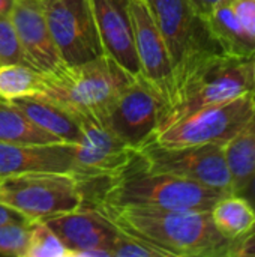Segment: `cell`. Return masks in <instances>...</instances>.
Segmentation results:
<instances>
[{
    "label": "cell",
    "instance_id": "cell-1",
    "mask_svg": "<svg viewBox=\"0 0 255 257\" xmlns=\"http://www.w3.org/2000/svg\"><path fill=\"white\" fill-rule=\"evenodd\" d=\"M117 230L144 239L171 257H236L237 241L213 224L210 211H173L140 206L83 205Z\"/></svg>",
    "mask_w": 255,
    "mask_h": 257
},
{
    "label": "cell",
    "instance_id": "cell-2",
    "mask_svg": "<svg viewBox=\"0 0 255 257\" xmlns=\"http://www.w3.org/2000/svg\"><path fill=\"white\" fill-rule=\"evenodd\" d=\"M78 184L83 205L210 211L225 196V193L198 182L149 170L137 151H134L129 163L116 175Z\"/></svg>",
    "mask_w": 255,
    "mask_h": 257
},
{
    "label": "cell",
    "instance_id": "cell-3",
    "mask_svg": "<svg viewBox=\"0 0 255 257\" xmlns=\"http://www.w3.org/2000/svg\"><path fill=\"white\" fill-rule=\"evenodd\" d=\"M135 77L116 60L102 54L80 65L62 63L42 74V93L78 117L92 116L104 120L119 95Z\"/></svg>",
    "mask_w": 255,
    "mask_h": 257
},
{
    "label": "cell",
    "instance_id": "cell-4",
    "mask_svg": "<svg viewBox=\"0 0 255 257\" xmlns=\"http://www.w3.org/2000/svg\"><path fill=\"white\" fill-rule=\"evenodd\" d=\"M146 2L170 56L176 93V90L192 74L204 66L210 59L224 53L213 38L207 21L188 0Z\"/></svg>",
    "mask_w": 255,
    "mask_h": 257
},
{
    "label": "cell",
    "instance_id": "cell-5",
    "mask_svg": "<svg viewBox=\"0 0 255 257\" xmlns=\"http://www.w3.org/2000/svg\"><path fill=\"white\" fill-rule=\"evenodd\" d=\"M254 89L255 56L240 59L218 54L176 90L173 101L159 116L156 133L198 108L237 98Z\"/></svg>",
    "mask_w": 255,
    "mask_h": 257
},
{
    "label": "cell",
    "instance_id": "cell-6",
    "mask_svg": "<svg viewBox=\"0 0 255 257\" xmlns=\"http://www.w3.org/2000/svg\"><path fill=\"white\" fill-rule=\"evenodd\" d=\"M0 203L17 209L29 221H45L80 209L83 194L71 173L29 172L0 178Z\"/></svg>",
    "mask_w": 255,
    "mask_h": 257
},
{
    "label": "cell",
    "instance_id": "cell-7",
    "mask_svg": "<svg viewBox=\"0 0 255 257\" xmlns=\"http://www.w3.org/2000/svg\"><path fill=\"white\" fill-rule=\"evenodd\" d=\"M255 113L254 90L237 98L198 108L156 133L164 146L225 145L251 120Z\"/></svg>",
    "mask_w": 255,
    "mask_h": 257
},
{
    "label": "cell",
    "instance_id": "cell-8",
    "mask_svg": "<svg viewBox=\"0 0 255 257\" xmlns=\"http://www.w3.org/2000/svg\"><path fill=\"white\" fill-rule=\"evenodd\" d=\"M135 151L152 172L174 175L225 194H233L224 145L164 146L156 140H150Z\"/></svg>",
    "mask_w": 255,
    "mask_h": 257
},
{
    "label": "cell",
    "instance_id": "cell-9",
    "mask_svg": "<svg viewBox=\"0 0 255 257\" xmlns=\"http://www.w3.org/2000/svg\"><path fill=\"white\" fill-rule=\"evenodd\" d=\"M56 50L65 65H80L104 54L89 0H44Z\"/></svg>",
    "mask_w": 255,
    "mask_h": 257
},
{
    "label": "cell",
    "instance_id": "cell-10",
    "mask_svg": "<svg viewBox=\"0 0 255 257\" xmlns=\"http://www.w3.org/2000/svg\"><path fill=\"white\" fill-rule=\"evenodd\" d=\"M161 108L162 101L156 90L138 75L119 95L104 122L128 146L138 149L155 139Z\"/></svg>",
    "mask_w": 255,
    "mask_h": 257
},
{
    "label": "cell",
    "instance_id": "cell-11",
    "mask_svg": "<svg viewBox=\"0 0 255 257\" xmlns=\"http://www.w3.org/2000/svg\"><path fill=\"white\" fill-rule=\"evenodd\" d=\"M129 12L140 75L159 95L162 111L174 95V74L168 51L147 2L129 0Z\"/></svg>",
    "mask_w": 255,
    "mask_h": 257
},
{
    "label": "cell",
    "instance_id": "cell-12",
    "mask_svg": "<svg viewBox=\"0 0 255 257\" xmlns=\"http://www.w3.org/2000/svg\"><path fill=\"white\" fill-rule=\"evenodd\" d=\"M81 140L74 148V172L78 182L107 178L122 170L135 149L119 139L104 120L81 116Z\"/></svg>",
    "mask_w": 255,
    "mask_h": 257
},
{
    "label": "cell",
    "instance_id": "cell-13",
    "mask_svg": "<svg viewBox=\"0 0 255 257\" xmlns=\"http://www.w3.org/2000/svg\"><path fill=\"white\" fill-rule=\"evenodd\" d=\"M9 18L29 66L47 74L63 63L50 33L44 0H15Z\"/></svg>",
    "mask_w": 255,
    "mask_h": 257
},
{
    "label": "cell",
    "instance_id": "cell-14",
    "mask_svg": "<svg viewBox=\"0 0 255 257\" xmlns=\"http://www.w3.org/2000/svg\"><path fill=\"white\" fill-rule=\"evenodd\" d=\"M104 54L116 60L131 75H140L134 45L129 0H89Z\"/></svg>",
    "mask_w": 255,
    "mask_h": 257
},
{
    "label": "cell",
    "instance_id": "cell-15",
    "mask_svg": "<svg viewBox=\"0 0 255 257\" xmlns=\"http://www.w3.org/2000/svg\"><path fill=\"white\" fill-rule=\"evenodd\" d=\"M72 251V257H80L89 250H104L111 257V245L117 229L96 211L80 208L74 212L56 215L44 221Z\"/></svg>",
    "mask_w": 255,
    "mask_h": 257
},
{
    "label": "cell",
    "instance_id": "cell-16",
    "mask_svg": "<svg viewBox=\"0 0 255 257\" xmlns=\"http://www.w3.org/2000/svg\"><path fill=\"white\" fill-rule=\"evenodd\" d=\"M74 148L71 143L18 145L0 142V178L29 172H74Z\"/></svg>",
    "mask_w": 255,
    "mask_h": 257
},
{
    "label": "cell",
    "instance_id": "cell-17",
    "mask_svg": "<svg viewBox=\"0 0 255 257\" xmlns=\"http://www.w3.org/2000/svg\"><path fill=\"white\" fill-rule=\"evenodd\" d=\"M32 122L63 143L77 145L81 140V122L77 114L44 95L23 96L11 101Z\"/></svg>",
    "mask_w": 255,
    "mask_h": 257
},
{
    "label": "cell",
    "instance_id": "cell-18",
    "mask_svg": "<svg viewBox=\"0 0 255 257\" xmlns=\"http://www.w3.org/2000/svg\"><path fill=\"white\" fill-rule=\"evenodd\" d=\"M206 21L224 54L240 59L254 57L255 41L240 26L228 0L218 3Z\"/></svg>",
    "mask_w": 255,
    "mask_h": 257
},
{
    "label": "cell",
    "instance_id": "cell-19",
    "mask_svg": "<svg viewBox=\"0 0 255 257\" xmlns=\"http://www.w3.org/2000/svg\"><path fill=\"white\" fill-rule=\"evenodd\" d=\"M215 227L231 241H239L255 227V212L246 199L237 194L222 196L210 209Z\"/></svg>",
    "mask_w": 255,
    "mask_h": 257
},
{
    "label": "cell",
    "instance_id": "cell-20",
    "mask_svg": "<svg viewBox=\"0 0 255 257\" xmlns=\"http://www.w3.org/2000/svg\"><path fill=\"white\" fill-rule=\"evenodd\" d=\"M233 194H236L255 172V113L251 120L224 145Z\"/></svg>",
    "mask_w": 255,
    "mask_h": 257
},
{
    "label": "cell",
    "instance_id": "cell-21",
    "mask_svg": "<svg viewBox=\"0 0 255 257\" xmlns=\"http://www.w3.org/2000/svg\"><path fill=\"white\" fill-rule=\"evenodd\" d=\"M0 142L18 145L60 143L57 137L39 128L15 104L0 98Z\"/></svg>",
    "mask_w": 255,
    "mask_h": 257
},
{
    "label": "cell",
    "instance_id": "cell-22",
    "mask_svg": "<svg viewBox=\"0 0 255 257\" xmlns=\"http://www.w3.org/2000/svg\"><path fill=\"white\" fill-rule=\"evenodd\" d=\"M42 93V72L23 63L0 65V98L12 101Z\"/></svg>",
    "mask_w": 255,
    "mask_h": 257
},
{
    "label": "cell",
    "instance_id": "cell-23",
    "mask_svg": "<svg viewBox=\"0 0 255 257\" xmlns=\"http://www.w3.org/2000/svg\"><path fill=\"white\" fill-rule=\"evenodd\" d=\"M26 257H72V251L44 221H33Z\"/></svg>",
    "mask_w": 255,
    "mask_h": 257
},
{
    "label": "cell",
    "instance_id": "cell-24",
    "mask_svg": "<svg viewBox=\"0 0 255 257\" xmlns=\"http://www.w3.org/2000/svg\"><path fill=\"white\" fill-rule=\"evenodd\" d=\"M32 223H11V224L0 226V254L2 256H27Z\"/></svg>",
    "mask_w": 255,
    "mask_h": 257
},
{
    "label": "cell",
    "instance_id": "cell-25",
    "mask_svg": "<svg viewBox=\"0 0 255 257\" xmlns=\"http://www.w3.org/2000/svg\"><path fill=\"white\" fill-rule=\"evenodd\" d=\"M110 253L111 257H171L165 250L120 230L113 241Z\"/></svg>",
    "mask_w": 255,
    "mask_h": 257
},
{
    "label": "cell",
    "instance_id": "cell-26",
    "mask_svg": "<svg viewBox=\"0 0 255 257\" xmlns=\"http://www.w3.org/2000/svg\"><path fill=\"white\" fill-rule=\"evenodd\" d=\"M27 65L15 27L9 17H0V65Z\"/></svg>",
    "mask_w": 255,
    "mask_h": 257
},
{
    "label": "cell",
    "instance_id": "cell-27",
    "mask_svg": "<svg viewBox=\"0 0 255 257\" xmlns=\"http://www.w3.org/2000/svg\"><path fill=\"white\" fill-rule=\"evenodd\" d=\"M243 30L255 41V0H228Z\"/></svg>",
    "mask_w": 255,
    "mask_h": 257
},
{
    "label": "cell",
    "instance_id": "cell-28",
    "mask_svg": "<svg viewBox=\"0 0 255 257\" xmlns=\"http://www.w3.org/2000/svg\"><path fill=\"white\" fill-rule=\"evenodd\" d=\"M236 257H255V227L246 236L237 241Z\"/></svg>",
    "mask_w": 255,
    "mask_h": 257
},
{
    "label": "cell",
    "instance_id": "cell-29",
    "mask_svg": "<svg viewBox=\"0 0 255 257\" xmlns=\"http://www.w3.org/2000/svg\"><path fill=\"white\" fill-rule=\"evenodd\" d=\"M11 223H32L29 221L23 214H20L17 209L0 203V226L3 224H11Z\"/></svg>",
    "mask_w": 255,
    "mask_h": 257
},
{
    "label": "cell",
    "instance_id": "cell-30",
    "mask_svg": "<svg viewBox=\"0 0 255 257\" xmlns=\"http://www.w3.org/2000/svg\"><path fill=\"white\" fill-rule=\"evenodd\" d=\"M191 5H192V8L204 18V20H207V17L210 15V12L213 11V8L218 5V3H221L222 0H188Z\"/></svg>",
    "mask_w": 255,
    "mask_h": 257
},
{
    "label": "cell",
    "instance_id": "cell-31",
    "mask_svg": "<svg viewBox=\"0 0 255 257\" xmlns=\"http://www.w3.org/2000/svg\"><path fill=\"white\" fill-rule=\"evenodd\" d=\"M237 196H242L243 199L248 200V203L252 206L255 212V172L252 173V176L245 182V185L236 193Z\"/></svg>",
    "mask_w": 255,
    "mask_h": 257
},
{
    "label": "cell",
    "instance_id": "cell-32",
    "mask_svg": "<svg viewBox=\"0 0 255 257\" xmlns=\"http://www.w3.org/2000/svg\"><path fill=\"white\" fill-rule=\"evenodd\" d=\"M15 0H0V17H9Z\"/></svg>",
    "mask_w": 255,
    "mask_h": 257
},
{
    "label": "cell",
    "instance_id": "cell-33",
    "mask_svg": "<svg viewBox=\"0 0 255 257\" xmlns=\"http://www.w3.org/2000/svg\"><path fill=\"white\" fill-rule=\"evenodd\" d=\"M254 96H255V89H254Z\"/></svg>",
    "mask_w": 255,
    "mask_h": 257
}]
</instances>
